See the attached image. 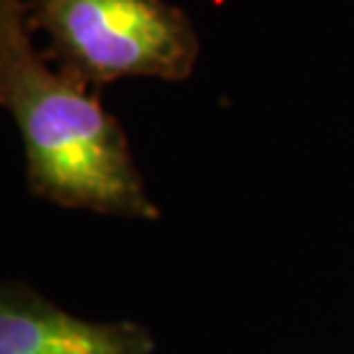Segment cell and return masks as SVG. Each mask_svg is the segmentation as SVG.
I'll return each mask as SVG.
<instances>
[{"mask_svg": "<svg viewBox=\"0 0 354 354\" xmlns=\"http://www.w3.org/2000/svg\"><path fill=\"white\" fill-rule=\"evenodd\" d=\"M138 322H88L10 281L0 290V354H154Z\"/></svg>", "mask_w": 354, "mask_h": 354, "instance_id": "3957f363", "label": "cell"}, {"mask_svg": "<svg viewBox=\"0 0 354 354\" xmlns=\"http://www.w3.org/2000/svg\"><path fill=\"white\" fill-rule=\"evenodd\" d=\"M32 30L51 37L62 69L104 86L120 79L184 81L201 41L168 0H28Z\"/></svg>", "mask_w": 354, "mask_h": 354, "instance_id": "7a4b0ae2", "label": "cell"}, {"mask_svg": "<svg viewBox=\"0 0 354 354\" xmlns=\"http://www.w3.org/2000/svg\"><path fill=\"white\" fill-rule=\"evenodd\" d=\"M88 86L35 48L28 0H0V102L17 122L30 191L58 207L157 221L122 124Z\"/></svg>", "mask_w": 354, "mask_h": 354, "instance_id": "6da1fadb", "label": "cell"}]
</instances>
